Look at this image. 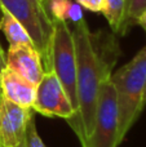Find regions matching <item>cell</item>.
I'll return each instance as SVG.
<instances>
[{
    "instance_id": "1",
    "label": "cell",
    "mask_w": 146,
    "mask_h": 147,
    "mask_svg": "<svg viewBox=\"0 0 146 147\" xmlns=\"http://www.w3.org/2000/svg\"><path fill=\"white\" fill-rule=\"evenodd\" d=\"M72 36L76 54L78 114L69 125L85 147L93 130L100 84L113 75L120 52L113 34L91 32L84 18L74 25Z\"/></svg>"
},
{
    "instance_id": "2",
    "label": "cell",
    "mask_w": 146,
    "mask_h": 147,
    "mask_svg": "<svg viewBox=\"0 0 146 147\" xmlns=\"http://www.w3.org/2000/svg\"><path fill=\"white\" fill-rule=\"evenodd\" d=\"M111 81L118 101V145H120L144 110L142 98L146 85V47L127 65L113 72Z\"/></svg>"
},
{
    "instance_id": "3",
    "label": "cell",
    "mask_w": 146,
    "mask_h": 147,
    "mask_svg": "<svg viewBox=\"0 0 146 147\" xmlns=\"http://www.w3.org/2000/svg\"><path fill=\"white\" fill-rule=\"evenodd\" d=\"M0 4L22 25L41 58L44 72L52 71V41L54 25L40 0H0Z\"/></svg>"
},
{
    "instance_id": "4",
    "label": "cell",
    "mask_w": 146,
    "mask_h": 147,
    "mask_svg": "<svg viewBox=\"0 0 146 147\" xmlns=\"http://www.w3.org/2000/svg\"><path fill=\"white\" fill-rule=\"evenodd\" d=\"M53 25L54 32L53 41H52V71L56 74L57 79L59 80L72 107L78 114L76 54H75L72 30L67 25V22H62V21L53 20Z\"/></svg>"
},
{
    "instance_id": "5",
    "label": "cell",
    "mask_w": 146,
    "mask_h": 147,
    "mask_svg": "<svg viewBox=\"0 0 146 147\" xmlns=\"http://www.w3.org/2000/svg\"><path fill=\"white\" fill-rule=\"evenodd\" d=\"M119 111L111 76L101 81L97 94L93 130L85 147H118Z\"/></svg>"
},
{
    "instance_id": "6",
    "label": "cell",
    "mask_w": 146,
    "mask_h": 147,
    "mask_svg": "<svg viewBox=\"0 0 146 147\" xmlns=\"http://www.w3.org/2000/svg\"><path fill=\"white\" fill-rule=\"evenodd\" d=\"M32 111L47 117H61L67 123L74 119L76 111L53 71L44 72L41 80L36 85Z\"/></svg>"
},
{
    "instance_id": "7",
    "label": "cell",
    "mask_w": 146,
    "mask_h": 147,
    "mask_svg": "<svg viewBox=\"0 0 146 147\" xmlns=\"http://www.w3.org/2000/svg\"><path fill=\"white\" fill-rule=\"evenodd\" d=\"M34 117L32 109H25L7 98H0V146L21 147L28 123Z\"/></svg>"
},
{
    "instance_id": "8",
    "label": "cell",
    "mask_w": 146,
    "mask_h": 147,
    "mask_svg": "<svg viewBox=\"0 0 146 147\" xmlns=\"http://www.w3.org/2000/svg\"><path fill=\"white\" fill-rule=\"evenodd\" d=\"M5 63L7 67L16 71L34 85H38L44 75L41 58L31 44L9 45Z\"/></svg>"
},
{
    "instance_id": "9",
    "label": "cell",
    "mask_w": 146,
    "mask_h": 147,
    "mask_svg": "<svg viewBox=\"0 0 146 147\" xmlns=\"http://www.w3.org/2000/svg\"><path fill=\"white\" fill-rule=\"evenodd\" d=\"M1 97L25 109H32L36 96V85L31 84L16 71L5 66L0 72Z\"/></svg>"
},
{
    "instance_id": "10",
    "label": "cell",
    "mask_w": 146,
    "mask_h": 147,
    "mask_svg": "<svg viewBox=\"0 0 146 147\" xmlns=\"http://www.w3.org/2000/svg\"><path fill=\"white\" fill-rule=\"evenodd\" d=\"M0 13H1L0 28L4 32L9 45H17V44H31L32 45L30 36L27 35V32L22 27V25L1 4H0Z\"/></svg>"
},
{
    "instance_id": "11",
    "label": "cell",
    "mask_w": 146,
    "mask_h": 147,
    "mask_svg": "<svg viewBox=\"0 0 146 147\" xmlns=\"http://www.w3.org/2000/svg\"><path fill=\"white\" fill-rule=\"evenodd\" d=\"M47 10L54 21H71L75 25L84 18L82 7L71 0H48Z\"/></svg>"
},
{
    "instance_id": "12",
    "label": "cell",
    "mask_w": 146,
    "mask_h": 147,
    "mask_svg": "<svg viewBox=\"0 0 146 147\" xmlns=\"http://www.w3.org/2000/svg\"><path fill=\"white\" fill-rule=\"evenodd\" d=\"M102 14L114 34H122L126 14V0H103Z\"/></svg>"
},
{
    "instance_id": "13",
    "label": "cell",
    "mask_w": 146,
    "mask_h": 147,
    "mask_svg": "<svg viewBox=\"0 0 146 147\" xmlns=\"http://www.w3.org/2000/svg\"><path fill=\"white\" fill-rule=\"evenodd\" d=\"M146 9V0H126V14L124 23L120 35H126V32L136 25L137 18Z\"/></svg>"
},
{
    "instance_id": "14",
    "label": "cell",
    "mask_w": 146,
    "mask_h": 147,
    "mask_svg": "<svg viewBox=\"0 0 146 147\" xmlns=\"http://www.w3.org/2000/svg\"><path fill=\"white\" fill-rule=\"evenodd\" d=\"M21 147H47L38 133L36 124H35V117H32L31 121L28 123L27 129H26V133H25V138H23V142Z\"/></svg>"
},
{
    "instance_id": "15",
    "label": "cell",
    "mask_w": 146,
    "mask_h": 147,
    "mask_svg": "<svg viewBox=\"0 0 146 147\" xmlns=\"http://www.w3.org/2000/svg\"><path fill=\"white\" fill-rule=\"evenodd\" d=\"M76 3L91 12H102L103 9V0H76Z\"/></svg>"
},
{
    "instance_id": "16",
    "label": "cell",
    "mask_w": 146,
    "mask_h": 147,
    "mask_svg": "<svg viewBox=\"0 0 146 147\" xmlns=\"http://www.w3.org/2000/svg\"><path fill=\"white\" fill-rule=\"evenodd\" d=\"M136 25L141 26V27L144 28L145 34H146V9H145L144 12L141 13V14H140V17L137 18V22H136Z\"/></svg>"
},
{
    "instance_id": "17",
    "label": "cell",
    "mask_w": 146,
    "mask_h": 147,
    "mask_svg": "<svg viewBox=\"0 0 146 147\" xmlns=\"http://www.w3.org/2000/svg\"><path fill=\"white\" fill-rule=\"evenodd\" d=\"M5 66H7V63H5L4 52H0V72H1V70L4 69ZM0 98H1V88H0Z\"/></svg>"
},
{
    "instance_id": "18",
    "label": "cell",
    "mask_w": 146,
    "mask_h": 147,
    "mask_svg": "<svg viewBox=\"0 0 146 147\" xmlns=\"http://www.w3.org/2000/svg\"><path fill=\"white\" fill-rule=\"evenodd\" d=\"M142 106H144V109L146 107V85H145V92H144V98H142Z\"/></svg>"
},
{
    "instance_id": "19",
    "label": "cell",
    "mask_w": 146,
    "mask_h": 147,
    "mask_svg": "<svg viewBox=\"0 0 146 147\" xmlns=\"http://www.w3.org/2000/svg\"><path fill=\"white\" fill-rule=\"evenodd\" d=\"M40 1L43 3V4H44V5H45V7H47V1H48V0H40Z\"/></svg>"
},
{
    "instance_id": "20",
    "label": "cell",
    "mask_w": 146,
    "mask_h": 147,
    "mask_svg": "<svg viewBox=\"0 0 146 147\" xmlns=\"http://www.w3.org/2000/svg\"><path fill=\"white\" fill-rule=\"evenodd\" d=\"M0 52H3V48H1V44H0Z\"/></svg>"
},
{
    "instance_id": "21",
    "label": "cell",
    "mask_w": 146,
    "mask_h": 147,
    "mask_svg": "<svg viewBox=\"0 0 146 147\" xmlns=\"http://www.w3.org/2000/svg\"><path fill=\"white\" fill-rule=\"evenodd\" d=\"M0 147H1V146H0Z\"/></svg>"
}]
</instances>
